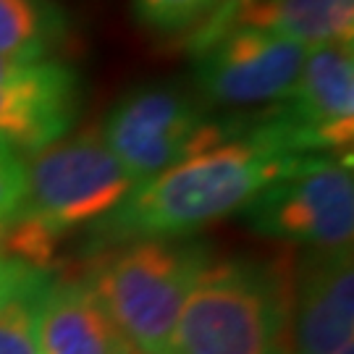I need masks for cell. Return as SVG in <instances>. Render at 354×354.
I'll return each instance as SVG.
<instances>
[{
	"instance_id": "ba28073f",
	"label": "cell",
	"mask_w": 354,
	"mask_h": 354,
	"mask_svg": "<svg viewBox=\"0 0 354 354\" xmlns=\"http://www.w3.org/2000/svg\"><path fill=\"white\" fill-rule=\"evenodd\" d=\"M276 127L302 155L352 147L354 42L307 48L297 87Z\"/></svg>"
},
{
	"instance_id": "52a82bcc",
	"label": "cell",
	"mask_w": 354,
	"mask_h": 354,
	"mask_svg": "<svg viewBox=\"0 0 354 354\" xmlns=\"http://www.w3.org/2000/svg\"><path fill=\"white\" fill-rule=\"evenodd\" d=\"M197 84L215 105L289 100L307 48L252 26L223 29L197 42Z\"/></svg>"
},
{
	"instance_id": "7c38bea8",
	"label": "cell",
	"mask_w": 354,
	"mask_h": 354,
	"mask_svg": "<svg viewBox=\"0 0 354 354\" xmlns=\"http://www.w3.org/2000/svg\"><path fill=\"white\" fill-rule=\"evenodd\" d=\"M37 344L39 354H134L87 281H53Z\"/></svg>"
},
{
	"instance_id": "8fae6325",
	"label": "cell",
	"mask_w": 354,
	"mask_h": 354,
	"mask_svg": "<svg viewBox=\"0 0 354 354\" xmlns=\"http://www.w3.org/2000/svg\"><path fill=\"white\" fill-rule=\"evenodd\" d=\"M234 26L263 29L304 48L354 42V0H228L200 42Z\"/></svg>"
},
{
	"instance_id": "4fadbf2b",
	"label": "cell",
	"mask_w": 354,
	"mask_h": 354,
	"mask_svg": "<svg viewBox=\"0 0 354 354\" xmlns=\"http://www.w3.org/2000/svg\"><path fill=\"white\" fill-rule=\"evenodd\" d=\"M53 276L42 268L16 260L0 281V354H39L37 328L42 302Z\"/></svg>"
},
{
	"instance_id": "5bb4252c",
	"label": "cell",
	"mask_w": 354,
	"mask_h": 354,
	"mask_svg": "<svg viewBox=\"0 0 354 354\" xmlns=\"http://www.w3.org/2000/svg\"><path fill=\"white\" fill-rule=\"evenodd\" d=\"M53 19L39 0H0V55L45 58Z\"/></svg>"
},
{
	"instance_id": "ac0fdd59",
	"label": "cell",
	"mask_w": 354,
	"mask_h": 354,
	"mask_svg": "<svg viewBox=\"0 0 354 354\" xmlns=\"http://www.w3.org/2000/svg\"><path fill=\"white\" fill-rule=\"evenodd\" d=\"M336 354H354V344H352V342H346Z\"/></svg>"
},
{
	"instance_id": "2e32d148",
	"label": "cell",
	"mask_w": 354,
	"mask_h": 354,
	"mask_svg": "<svg viewBox=\"0 0 354 354\" xmlns=\"http://www.w3.org/2000/svg\"><path fill=\"white\" fill-rule=\"evenodd\" d=\"M26 205V168L21 155L0 142V228L13 226Z\"/></svg>"
},
{
	"instance_id": "5b68a950",
	"label": "cell",
	"mask_w": 354,
	"mask_h": 354,
	"mask_svg": "<svg viewBox=\"0 0 354 354\" xmlns=\"http://www.w3.org/2000/svg\"><path fill=\"white\" fill-rule=\"evenodd\" d=\"M260 236L317 252L352 250L354 178L349 158H302L244 207Z\"/></svg>"
},
{
	"instance_id": "d6986e66",
	"label": "cell",
	"mask_w": 354,
	"mask_h": 354,
	"mask_svg": "<svg viewBox=\"0 0 354 354\" xmlns=\"http://www.w3.org/2000/svg\"><path fill=\"white\" fill-rule=\"evenodd\" d=\"M6 244V228H0V247Z\"/></svg>"
},
{
	"instance_id": "7a4b0ae2",
	"label": "cell",
	"mask_w": 354,
	"mask_h": 354,
	"mask_svg": "<svg viewBox=\"0 0 354 354\" xmlns=\"http://www.w3.org/2000/svg\"><path fill=\"white\" fill-rule=\"evenodd\" d=\"M168 354H291L289 276L257 260L207 266L181 307Z\"/></svg>"
},
{
	"instance_id": "e0dca14e",
	"label": "cell",
	"mask_w": 354,
	"mask_h": 354,
	"mask_svg": "<svg viewBox=\"0 0 354 354\" xmlns=\"http://www.w3.org/2000/svg\"><path fill=\"white\" fill-rule=\"evenodd\" d=\"M13 263H16V260H6V257H0V281H3L6 276H8V273H11Z\"/></svg>"
},
{
	"instance_id": "277c9868",
	"label": "cell",
	"mask_w": 354,
	"mask_h": 354,
	"mask_svg": "<svg viewBox=\"0 0 354 354\" xmlns=\"http://www.w3.org/2000/svg\"><path fill=\"white\" fill-rule=\"evenodd\" d=\"M26 168L24 221L45 236L102 221L127 200L137 184L102 140L100 129H84L74 137L32 152Z\"/></svg>"
},
{
	"instance_id": "6da1fadb",
	"label": "cell",
	"mask_w": 354,
	"mask_h": 354,
	"mask_svg": "<svg viewBox=\"0 0 354 354\" xmlns=\"http://www.w3.org/2000/svg\"><path fill=\"white\" fill-rule=\"evenodd\" d=\"M302 152L276 124L241 140L218 142L137 184L105 215L97 234L108 241L176 239L239 213L268 184L289 174Z\"/></svg>"
},
{
	"instance_id": "9a60e30c",
	"label": "cell",
	"mask_w": 354,
	"mask_h": 354,
	"mask_svg": "<svg viewBox=\"0 0 354 354\" xmlns=\"http://www.w3.org/2000/svg\"><path fill=\"white\" fill-rule=\"evenodd\" d=\"M221 0H134V11L142 24L160 29V32H176L200 21L205 13L218 8Z\"/></svg>"
},
{
	"instance_id": "9c48e42d",
	"label": "cell",
	"mask_w": 354,
	"mask_h": 354,
	"mask_svg": "<svg viewBox=\"0 0 354 354\" xmlns=\"http://www.w3.org/2000/svg\"><path fill=\"white\" fill-rule=\"evenodd\" d=\"M74 115L76 82L66 66L0 55V142L32 155L66 137Z\"/></svg>"
},
{
	"instance_id": "30bf717a",
	"label": "cell",
	"mask_w": 354,
	"mask_h": 354,
	"mask_svg": "<svg viewBox=\"0 0 354 354\" xmlns=\"http://www.w3.org/2000/svg\"><path fill=\"white\" fill-rule=\"evenodd\" d=\"M352 250H310L289 279V352L336 354L352 342Z\"/></svg>"
},
{
	"instance_id": "8992f818",
	"label": "cell",
	"mask_w": 354,
	"mask_h": 354,
	"mask_svg": "<svg viewBox=\"0 0 354 354\" xmlns=\"http://www.w3.org/2000/svg\"><path fill=\"white\" fill-rule=\"evenodd\" d=\"M100 131L134 184L223 142L221 127L207 121L187 95L168 87L134 89L111 111Z\"/></svg>"
},
{
	"instance_id": "3957f363",
	"label": "cell",
	"mask_w": 354,
	"mask_h": 354,
	"mask_svg": "<svg viewBox=\"0 0 354 354\" xmlns=\"http://www.w3.org/2000/svg\"><path fill=\"white\" fill-rule=\"evenodd\" d=\"M207 266L200 244L137 239L105 254L87 283L134 354H168L181 307Z\"/></svg>"
}]
</instances>
